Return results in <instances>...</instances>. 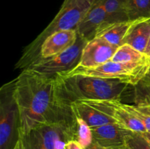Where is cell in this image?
<instances>
[{
    "label": "cell",
    "mask_w": 150,
    "mask_h": 149,
    "mask_svg": "<svg viewBox=\"0 0 150 149\" xmlns=\"http://www.w3.org/2000/svg\"><path fill=\"white\" fill-rule=\"evenodd\" d=\"M95 0H64L58 13L45 29L23 50L16 69H26L39 56L41 45L48 36L59 31L76 29Z\"/></svg>",
    "instance_id": "cell-2"
},
{
    "label": "cell",
    "mask_w": 150,
    "mask_h": 149,
    "mask_svg": "<svg viewBox=\"0 0 150 149\" xmlns=\"http://www.w3.org/2000/svg\"><path fill=\"white\" fill-rule=\"evenodd\" d=\"M149 53H150V37H149V42H148V45H147V46H146V51H145V54L148 55Z\"/></svg>",
    "instance_id": "cell-27"
},
{
    "label": "cell",
    "mask_w": 150,
    "mask_h": 149,
    "mask_svg": "<svg viewBox=\"0 0 150 149\" xmlns=\"http://www.w3.org/2000/svg\"><path fill=\"white\" fill-rule=\"evenodd\" d=\"M105 11L106 19L103 25L129 20L125 0H106Z\"/></svg>",
    "instance_id": "cell-17"
},
{
    "label": "cell",
    "mask_w": 150,
    "mask_h": 149,
    "mask_svg": "<svg viewBox=\"0 0 150 149\" xmlns=\"http://www.w3.org/2000/svg\"><path fill=\"white\" fill-rule=\"evenodd\" d=\"M142 134L144 135V137L147 140H149L150 142V133L149 132H144V133H142Z\"/></svg>",
    "instance_id": "cell-28"
},
{
    "label": "cell",
    "mask_w": 150,
    "mask_h": 149,
    "mask_svg": "<svg viewBox=\"0 0 150 149\" xmlns=\"http://www.w3.org/2000/svg\"><path fill=\"white\" fill-rule=\"evenodd\" d=\"M84 149H129V148L127 145L120 146V147H104V146L100 145L95 143V142H92V144L89 145L87 148Z\"/></svg>",
    "instance_id": "cell-23"
},
{
    "label": "cell",
    "mask_w": 150,
    "mask_h": 149,
    "mask_svg": "<svg viewBox=\"0 0 150 149\" xmlns=\"http://www.w3.org/2000/svg\"><path fill=\"white\" fill-rule=\"evenodd\" d=\"M15 96L20 112V137L45 123L76 115L58 75L47 77L26 68L16 77Z\"/></svg>",
    "instance_id": "cell-1"
},
{
    "label": "cell",
    "mask_w": 150,
    "mask_h": 149,
    "mask_svg": "<svg viewBox=\"0 0 150 149\" xmlns=\"http://www.w3.org/2000/svg\"><path fill=\"white\" fill-rule=\"evenodd\" d=\"M150 65H132L122 63L114 62L112 61L96 67L82 68L74 67L69 71L58 74L60 77H67L73 75L91 76L102 78L117 79L135 86L144 77Z\"/></svg>",
    "instance_id": "cell-6"
},
{
    "label": "cell",
    "mask_w": 150,
    "mask_h": 149,
    "mask_svg": "<svg viewBox=\"0 0 150 149\" xmlns=\"http://www.w3.org/2000/svg\"><path fill=\"white\" fill-rule=\"evenodd\" d=\"M78 36L76 29L59 31L52 34L41 45L38 58H46L64 52L76 43Z\"/></svg>",
    "instance_id": "cell-11"
},
{
    "label": "cell",
    "mask_w": 150,
    "mask_h": 149,
    "mask_svg": "<svg viewBox=\"0 0 150 149\" xmlns=\"http://www.w3.org/2000/svg\"><path fill=\"white\" fill-rule=\"evenodd\" d=\"M13 80L0 89V149H13L20 139V112Z\"/></svg>",
    "instance_id": "cell-5"
},
{
    "label": "cell",
    "mask_w": 150,
    "mask_h": 149,
    "mask_svg": "<svg viewBox=\"0 0 150 149\" xmlns=\"http://www.w3.org/2000/svg\"><path fill=\"white\" fill-rule=\"evenodd\" d=\"M133 99L135 105L150 106V84L139 83L133 86Z\"/></svg>",
    "instance_id": "cell-21"
},
{
    "label": "cell",
    "mask_w": 150,
    "mask_h": 149,
    "mask_svg": "<svg viewBox=\"0 0 150 149\" xmlns=\"http://www.w3.org/2000/svg\"><path fill=\"white\" fill-rule=\"evenodd\" d=\"M90 104L105 115L112 118L117 124L134 132L144 133L146 129L144 125L136 116L122 107L121 100H91L82 99Z\"/></svg>",
    "instance_id": "cell-8"
},
{
    "label": "cell",
    "mask_w": 150,
    "mask_h": 149,
    "mask_svg": "<svg viewBox=\"0 0 150 149\" xmlns=\"http://www.w3.org/2000/svg\"><path fill=\"white\" fill-rule=\"evenodd\" d=\"M121 105L124 109L136 116L142 121L146 129V132L150 133V106H139L137 105H128L123 103L121 101Z\"/></svg>",
    "instance_id": "cell-19"
},
{
    "label": "cell",
    "mask_w": 150,
    "mask_h": 149,
    "mask_svg": "<svg viewBox=\"0 0 150 149\" xmlns=\"http://www.w3.org/2000/svg\"><path fill=\"white\" fill-rule=\"evenodd\" d=\"M87 42L79 35L77 41L71 48L53 56L39 57L26 68L47 77H54L69 71L79 64L82 51Z\"/></svg>",
    "instance_id": "cell-7"
},
{
    "label": "cell",
    "mask_w": 150,
    "mask_h": 149,
    "mask_svg": "<svg viewBox=\"0 0 150 149\" xmlns=\"http://www.w3.org/2000/svg\"><path fill=\"white\" fill-rule=\"evenodd\" d=\"M129 20L150 18V0H125Z\"/></svg>",
    "instance_id": "cell-18"
},
{
    "label": "cell",
    "mask_w": 150,
    "mask_h": 149,
    "mask_svg": "<svg viewBox=\"0 0 150 149\" xmlns=\"http://www.w3.org/2000/svg\"><path fill=\"white\" fill-rule=\"evenodd\" d=\"M119 46L100 37H94L87 42L82 51L80 61L76 67L92 68L112 59Z\"/></svg>",
    "instance_id": "cell-9"
},
{
    "label": "cell",
    "mask_w": 150,
    "mask_h": 149,
    "mask_svg": "<svg viewBox=\"0 0 150 149\" xmlns=\"http://www.w3.org/2000/svg\"><path fill=\"white\" fill-rule=\"evenodd\" d=\"M139 83H144V84H150V67L146 74H145L144 77Z\"/></svg>",
    "instance_id": "cell-25"
},
{
    "label": "cell",
    "mask_w": 150,
    "mask_h": 149,
    "mask_svg": "<svg viewBox=\"0 0 150 149\" xmlns=\"http://www.w3.org/2000/svg\"><path fill=\"white\" fill-rule=\"evenodd\" d=\"M150 37V18L137 19L123 41L140 52L145 53Z\"/></svg>",
    "instance_id": "cell-14"
},
{
    "label": "cell",
    "mask_w": 150,
    "mask_h": 149,
    "mask_svg": "<svg viewBox=\"0 0 150 149\" xmlns=\"http://www.w3.org/2000/svg\"><path fill=\"white\" fill-rule=\"evenodd\" d=\"M111 61L132 65H150L149 57L127 44H123L116 51Z\"/></svg>",
    "instance_id": "cell-16"
},
{
    "label": "cell",
    "mask_w": 150,
    "mask_h": 149,
    "mask_svg": "<svg viewBox=\"0 0 150 149\" xmlns=\"http://www.w3.org/2000/svg\"><path fill=\"white\" fill-rule=\"evenodd\" d=\"M76 140L81 144V145L86 148L93 142L92 128L88 125L87 123L79 117H76Z\"/></svg>",
    "instance_id": "cell-20"
},
{
    "label": "cell",
    "mask_w": 150,
    "mask_h": 149,
    "mask_svg": "<svg viewBox=\"0 0 150 149\" xmlns=\"http://www.w3.org/2000/svg\"><path fill=\"white\" fill-rule=\"evenodd\" d=\"M127 145L129 149H150V142L142 133L133 131L127 138Z\"/></svg>",
    "instance_id": "cell-22"
},
{
    "label": "cell",
    "mask_w": 150,
    "mask_h": 149,
    "mask_svg": "<svg viewBox=\"0 0 150 149\" xmlns=\"http://www.w3.org/2000/svg\"><path fill=\"white\" fill-rule=\"evenodd\" d=\"M105 2L106 0H95L92 7L76 29L78 34L88 41L95 37L97 30L105 22Z\"/></svg>",
    "instance_id": "cell-12"
},
{
    "label": "cell",
    "mask_w": 150,
    "mask_h": 149,
    "mask_svg": "<svg viewBox=\"0 0 150 149\" xmlns=\"http://www.w3.org/2000/svg\"><path fill=\"white\" fill-rule=\"evenodd\" d=\"M71 108L74 115L84 120L91 128L116 123L108 115L84 101H73L71 103Z\"/></svg>",
    "instance_id": "cell-13"
},
{
    "label": "cell",
    "mask_w": 150,
    "mask_h": 149,
    "mask_svg": "<svg viewBox=\"0 0 150 149\" xmlns=\"http://www.w3.org/2000/svg\"><path fill=\"white\" fill-rule=\"evenodd\" d=\"M148 57H149V63H150V53L148 54Z\"/></svg>",
    "instance_id": "cell-29"
},
{
    "label": "cell",
    "mask_w": 150,
    "mask_h": 149,
    "mask_svg": "<svg viewBox=\"0 0 150 149\" xmlns=\"http://www.w3.org/2000/svg\"><path fill=\"white\" fill-rule=\"evenodd\" d=\"M93 142L104 147L126 145L127 140L133 131L116 123L92 128Z\"/></svg>",
    "instance_id": "cell-10"
},
{
    "label": "cell",
    "mask_w": 150,
    "mask_h": 149,
    "mask_svg": "<svg viewBox=\"0 0 150 149\" xmlns=\"http://www.w3.org/2000/svg\"><path fill=\"white\" fill-rule=\"evenodd\" d=\"M66 93L72 102L75 100H121L130 84L117 79L91 76L58 75Z\"/></svg>",
    "instance_id": "cell-3"
},
{
    "label": "cell",
    "mask_w": 150,
    "mask_h": 149,
    "mask_svg": "<svg viewBox=\"0 0 150 149\" xmlns=\"http://www.w3.org/2000/svg\"><path fill=\"white\" fill-rule=\"evenodd\" d=\"M76 116L45 123L21 136L25 149H64L67 142L76 140Z\"/></svg>",
    "instance_id": "cell-4"
},
{
    "label": "cell",
    "mask_w": 150,
    "mask_h": 149,
    "mask_svg": "<svg viewBox=\"0 0 150 149\" xmlns=\"http://www.w3.org/2000/svg\"><path fill=\"white\" fill-rule=\"evenodd\" d=\"M13 149H25L24 145H23V141H22L21 139H19V140L18 141V143H16V146L13 148Z\"/></svg>",
    "instance_id": "cell-26"
},
{
    "label": "cell",
    "mask_w": 150,
    "mask_h": 149,
    "mask_svg": "<svg viewBox=\"0 0 150 149\" xmlns=\"http://www.w3.org/2000/svg\"><path fill=\"white\" fill-rule=\"evenodd\" d=\"M136 20H129L103 25L97 30L95 37L103 38L113 45L121 46L123 45L125 38L133 24L136 23Z\"/></svg>",
    "instance_id": "cell-15"
},
{
    "label": "cell",
    "mask_w": 150,
    "mask_h": 149,
    "mask_svg": "<svg viewBox=\"0 0 150 149\" xmlns=\"http://www.w3.org/2000/svg\"><path fill=\"white\" fill-rule=\"evenodd\" d=\"M64 149H84L76 140H72L67 142Z\"/></svg>",
    "instance_id": "cell-24"
}]
</instances>
